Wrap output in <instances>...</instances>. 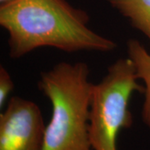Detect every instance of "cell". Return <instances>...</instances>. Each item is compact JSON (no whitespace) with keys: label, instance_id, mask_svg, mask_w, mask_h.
<instances>
[{"label":"cell","instance_id":"1","mask_svg":"<svg viewBox=\"0 0 150 150\" xmlns=\"http://www.w3.org/2000/svg\"><path fill=\"white\" fill-rule=\"evenodd\" d=\"M88 22L85 11L66 0H12L0 7V25L8 34L13 59L40 48L67 53L115 50V41L93 31Z\"/></svg>","mask_w":150,"mask_h":150},{"label":"cell","instance_id":"2","mask_svg":"<svg viewBox=\"0 0 150 150\" xmlns=\"http://www.w3.org/2000/svg\"><path fill=\"white\" fill-rule=\"evenodd\" d=\"M84 62H61L40 75L39 89L52 104L42 150H93L89 116L93 83Z\"/></svg>","mask_w":150,"mask_h":150},{"label":"cell","instance_id":"3","mask_svg":"<svg viewBox=\"0 0 150 150\" xmlns=\"http://www.w3.org/2000/svg\"><path fill=\"white\" fill-rule=\"evenodd\" d=\"M134 63L129 57L117 59L92 93L89 139L93 150H118L117 139L122 129L133 124L129 108L134 93L144 92L139 83Z\"/></svg>","mask_w":150,"mask_h":150},{"label":"cell","instance_id":"4","mask_svg":"<svg viewBox=\"0 0 150 150\" xmlns=\"http://www.w3.org/2000/svg\"><path fill=\"white\" fill-rule=\"evenodd\" d=\"M45 128L35 103L12 97L0 113V150H42Z\"/></svg>","mask_w":150,"mask_h":150},{"label":"cell","instance_id":"5","mask_svg":"<svg viewBox=\"0 0 150 150\" xmlns=\"http://www.w3.org/2000/svg\"><path fill=\"white\" fill-rule=\"evenodd\" d=\"M127 54L134 63L138 79L144 83L142 120L150 129V54L136 39L128 40Z\"/></svg>","mask_w":150,"mask_h":150},{"label":"cell","instance_id":"6","mask_svg":"<svg viewBox=\"0 0 150 150\" xmlns=\"http://www.w3.org/2000/svg\"><path fill=\"white\" fill-rule=\"evenodd\" d=\"M150 43V0H107Z\"/></svg>","mask_w":150,"mask_h":150},{"label":"cell","instance_id":"7","mask_svg":"<svg viewBox=\"0 0 150 150\" xmlns=\"http://www.w3.org/2000/svg\"><path fill=\"white\" fill-rule=\"evenodd\" d=\"M14 83L8 71L4 66L0 67V108L3 109L13 90Z\"/></svg>","mask_w":150,"mask_h":150},{"label":"cell","instance_id":"8","mask_svg":"<svg viewBox=\"0 0 150 150\" xmlns=\"http://www.w3.org/2000/svg\"><path fill=\"white\" fill-rule=\"evenodd\" d=\"M9 1H12V0H0V3H1V4H3L8 3V2H9Z\"/></svg>","mask_w":150,"mask_h":150}]
</instances>
